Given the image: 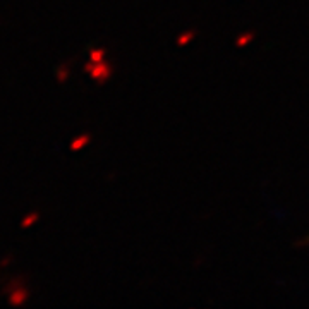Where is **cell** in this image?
Segmentation results:
<instances>
[{"instance_id": "cell-1", "label": "cell", "mask_w": 309, "mask_h": 309, "mask_svg": "<svg viewBox=\"0 0 309 309\" xmlns=\"http://www.w3.org/2000/svg\"><path fill=\"white\" fill-rule=\"evenodd\" d=\"M26 299H28L26 291H14L11 294V297H9V301H11V304H14V306H21Z\"/></svg>"}, {"instance_id": "cell-2", "label": "cell", "mask_w": 309, "mask_h": 309, "mask_svg": "<svg viewBox=\"0 0 309 309\" xmlns=\"http://www.w3.org/2000/svg\"><path fill=\"white\" fill-rule=\"evenodd\" d=\"M36 220H38V213H31V215H29V217H26V218H24V220H23L21 227H24V229H28V227H29V225H31L33 222H36Z\"/></svg>"}]
</instances>
